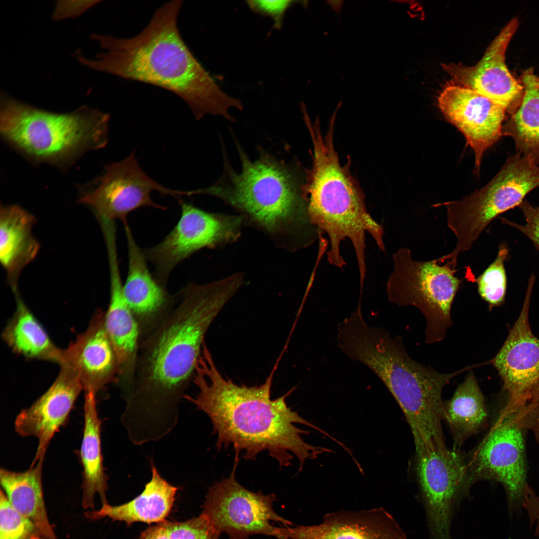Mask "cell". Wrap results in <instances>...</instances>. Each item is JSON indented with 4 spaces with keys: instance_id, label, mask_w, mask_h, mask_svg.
Returning a JSON list of instances; mask_svg holds the SVG:
<instances>
[{
    "instance_id": "1",
    "label": "cell",
    "mask_w": 539,
    "mask_h": 539,
    "mask_svg": "<svg viewBox=\"0 0 539 539\" xmlns=\"http://www.w3.org/2000/svg\"><path fill=\"white\" fill-rule=\"evenodd\" d=\"M240 287L233 276L190 283L175 295L167 314L141 336L133 380L122 396L125 406L121 422L128 433L155 442L174 429L206 333Z\"/></svg>"
},
{
    "instance_id": "2",
    "label": "cell",
    "mask_w": 539,
    "mask_h": 539,
    "mask_svg": "<svg viewBox=\"0 0 539 539\" xmlns=\"http://www.w3.org/2000/svg\"><path fill=\"white\" fill-rule=\"evenodd\" d=\"M275 367L260 385H238L220 373L205 344L192 380L198 393L194 397L186 394L184 398L208 416L213 432L217 435L216 447L220 449L231 445L235 462H238L241 452L243 458L252 460L266 451L280 467H287L293 454L299 461L301 471L306 460L332 451L306 443L302 436L308 432L295 425H305L331 437L288 406L286 398L292 389L280 397L271 398Z\"/></svg>"
},
{
    "instance_id": "3",
    "label": "cell",
    "mask_w": 539,
    "mask_h": 539,
    "mask_svg": "<svg viewBox=\"0 0 539 539\" xmlns=\"http://www.w3.org/2000/svg\"><path fill=\"white\" fill-rule=\"evenodd\" d=\"M181 6V0L165 4L144 29L131 38L92 34L91 39L103 51L94 58L77 51L76 59L92 70L174 93L186 102L196 120L210 114L233 121L229 110H242V103L222 89L184 42L177 24Z\"/></svg>"
},
{
    "instance_id": "4",
    "label": "cell",
    "mask_w": 539,
    "mask_h": 539,
    "mask_svg": "<svg viewBox=\"0 0 539 539\" xmlns=\"http://www.w3.org/2000/svg\"><path fill=\"white\" fill-rule=\"evenodd\" d=\"M336 338L341 351L370 368L393 395L411 429L416 454L445 447L442 390L453 378L480 365L439 373L411 359L399 336L370 325L360 312L340 324Z\"/></svg>"
},
{
    "instance_id": "5",
    "label": "cell",
    "mask_w": 539,
    "mask_h": 539,
    "mask_svg": "<svg viewBox=\"0 0 539 539\" xmlns=\"http://www.w3.org/2000/svg\"><path fill=\"white\" fill-rule=\"evenodd\" d=\"M236 145L241 172H235L225 159L220 180L195 190V194L222 200L281 247L294 251L312 245L320 232L311 222L306 198L299 194L287 166L265 152L252 161Z\"/></svg>"
},
{
    "instance_id": "6",
    "label": "cell",
    "mask_w": 539,
    "mask_h": 539,
    "mask_svg": "<svg viewBox=\"0 0 539 539\" xmlns=\"http://www.w3.org/2000/svg\"><path fill=\"white\" fill-rule=\"evenodd\" d=\"M313 145V166L304 196L312 223L330 241L329 263L342 268L346 263L340 245L350 240L358 265H365V235L368 233L379 249H385L384 229L367 211L363 196L339 162L333 148L332 129L323 137L319 128L306 121Z\"/></svg>"
},
{
    "instance_id": "7",
    "label": "cell",
    "mask_w": 539,
    "mask_h": 539,
    "mask_svg": "<svg viewBox=\"0 0 539 539\" xmlns=\"http://www.w3.org/2000/svg\"><path fill=\"white\" fill-rule=\"evenodd\" d=\"M110 116L83 106L69 113L43 110L0 95V129L4 139L28 157L56 165L104 147Z\"/></svg>"
},
{
    "instance_id": "8",
    "label": "cell",
    "mask_w": 539,
    "mask_h": 539,
    "mask_svg": "<svg viewBox=\"0 0 539 539\" xmlns=\"http://www.w3.org/2000/svg\"><path fill=\"white\" fill-rule=\"evenodd\" d=\"M539 187V165L518 154L510 156L499 172L484 187L460 200L442 204L447 225L455 236L454 257L469 251L496 218L518 206Z\"/></svg>"
},
{
    "instance_id": "9",
    "label": "cell",
    "mask_w": 539,
    "mask_h": 539,
    "mask_svg": "<svg viewBox=\"0 0 539 539\" xmlns=\"http://www.w3.org/2000/svg\"><path fill=\"white\" fill-rule=\"evenodd\" d=\"M393 259L394 270L386 287L388 300L399 306L417 308L426 321L425 342L442 341L452 324V305L462 279L447 263L414 260L406 247L399 248Z\"/></svg>"
},
{
    "instance_id": "10",
    "label": "cell",
    "mask_w": 539,
    "mask_h": 539,
    "mask_svg": "<svg viewBox=\"0 0 539 539\" xmlns=\"http://www.w3.org/2000/svg\"><path fill=\"white\" fill-rule=\"evenodd\" d=\"M179 203L181 213L175 226L159 244L143 251L154 266V277L165 287L178 264L201 249L235 242L244 222L241 216L210 213L181 199Z\"/></svg>"
},
{
    "instance_id": "11",
    "label": "cell",
    "mask_w": 539,
    "mask_h": 539,
    "mask_svg": "<svg viewBox=\"0 0 539 539\" xmlns=\"http://www.w3.org/2000/svg\"><path fill=\"white\" fill-rule=\"evenodd\" d=\"M237 463L226 478L209 489L201 514L214 529L227 534L230 539H246L251 535L263 534L280 537V528L276 522L288 527L289 521L277 514L273 508L274 494L253 492L242 486L235 478Z\"/></svg>"
},
{
    "instance_id": "12",
    "label": "cell",
    "mask_w": 539,
    "mask_h": 539,
    "mask_svg": "<svg viewBox=\"0 0 539 539\" xmlns=\"http://www.w3.org/2000/svg\"><path fill=\"white\" fill-rule=\"evenodd\" d=\"M522 430L510 418L499 416L467 462L471 483L490 479L502 484L510 516L523 508L528 487Z\"/></svg>"
},
{
    "instance_id": "13",
    "label": "cell",
    "mask_w": 539,
    "mask_h": 539,
    "mask_svg": "<svg viewBox=\"0 0 539 539\" xmlns=\"http://www.w3.org/2000/svg\"><path fill=\"white\" fill-rule=\"evenodd\" d=\"M417 473L431 539H451L453 513L471 485L467 463L455 450L417 455Z\"/></svg>"
},
{
    "instance_id": "14",
    "label": "cell",
    "mask_w": 539,
    "mask_h": 539,
    "mask_svg": "<svg viewBox=\"0 0 539 539\" xmlns=\"http://www.w3.org/2000/svg\"><path fill=\"white\" fill-rule=\"evenodd\" d=\"M535 276L531 274L523 307L503 346L491 360L504 383L508 398L500 416L509 417L529 401L539 383V339L530 327L528 313Z\"/></svg>"
},
{
    "instance_id": "15",
    "label": "cell",
    "mask_w": 539,
    "mask_h": 539,
    "mask_svg": "<svg viewBox=\"0 0 539 539\" xmlns=\"http://www.w3.org/2000/svg\"><path fill=\"white\" fill-rule=\"evenodd\" d=\"M153 191L177 198L180 195V190L165 187L147 175L132 151L125 159L107 166L96 187L82 196L79 202L93 208L98 218L118 219L125 224L128 215L139 208L166 209L152 200Z\"/></svg>"
},
{
    "instance_id": "16",
    "label": "cell",
    "mask_w": 539,
    "mask_h": 539,
    "mask_svg": "<svg viewBox=\"0 0 539 539\" xmlns=\"http://www.w3.org/2000/svg\"><path fill=\"white\" fill-rule=\"evenodd\" d=\"M437 101L444 116L464 134L473 150L478 172L484 152L502 136L507 109L472 89L453 83L443 89Z\"/></svg>"
},
{
    "instance_id": "17",
    "label": "cell",
    "mask_w": 539,
    "mask_h": 539,
    "mask_svg": "<svg viewBox=\"0 0 539 539\" xmlns=\"http://www.w3.org/2000/svg\"><path fill=\"white\" fill-rule=\"evenodd\" d=\"M519 25L510 20L491 42L478 63L471 67L450 65L446 69L453 77L452 83L472 89L503 106L512 114L523 94L521 83L512 75L505 62L508 46Z\"/></svg>"
},
{
    "instance_id": "18",
    "label": "cell",
    "mask_w": 539,
    "mask_h": 539,
    "mask_svg": "<svg viewBox=\"0 0 539 539\" xmlns=\"http://www.w3.org/2000/svg\"><path fill=\"white\" fill-rule=\"evenodd\" d=\"M59 373L48 390L31 406L16 417L15 428L21 436L38 440L32 463L44 460L50 441L68 417L81 391L82 385L69 366H60Z\"/></svg>"
},
{
    "instance_id": "19",
    "label": "cell",
    "mask_w": 539,
    "mask_h": 539,
    "mask_svg": "<svg viewBox=\"0 0 539 539\" xmlns=\"http://www.w3.org/2000/svg\"><path fill=\"white\" fill-rule=\"evenodd\" d=\"M104 314L101 310L95 312L85 331L64 349L61 364L73 370L85 393L95 395L108 384L118 382V361L105 328Z\"/></svg>"
},
{
    "instance_id": "20",
    "label": "cell",
    "mask_w": 539,
    "mask_h": 539,
    "mask_svg": "<svg viewBox=\"0 0 539 539\" xmlns=\"http://www.w3.org/2000/svg\"><path fill=\"white\" fill-rule=\"evenodd\" d=\"M282 539H407L382 507L328 513L317 525L281 528Z\"/></svg>"
},
{
    "instance_id": "21",
    "label": "cell",
    "mask_w": 539,
    "mask_h": 539,
    "mask_svg": "<svg viewBox=\"0 0 539 539\" xmlns=\"http://www.w3.org/2000/svg\"><path fill=\"white\" fill-rule=\"evenodd\" d=\"M128 254V270L123 285L126 302L137 321L141 336L157 324L173 306L170 295L151 274L143 251L135 241L128 223L124 224Z\"/></svg>"
},
{
    "instance_id": "22",
    "label": "cell",
    "mask_w": 539,
    "mask_h": 539,
    "mask_svg": "<svg viewBox=\"0 0 539 539\" xmlns=\"http://www.w3.org/2000/svg\"><path fill=\"white\" fill-rule=\"evenodd\" d=\"M109 265L110 301L104 314V323L118 361L117 384L122 396L128 390L133 380L141 332L138 323L124 297L118 259H110Z\"/></svg>"
},
{
    "instance_id": "23",
    "label": "cell",
    "mask_w": 539,
    "mask_h": 539,
    "mask_svg": "<svg viewBox=\"0 0 539 539\" xmlns=\"http://www.w3.org/2000/svg\"><path fill=\"white\" fill-rule=\"evenodd\" d=\"M34 216L16 205L2 206L0 212V260L13 290L24 267L35 259L40 249L32 234Z\"/></svg>"
},
{
    "instance_id": "24",
    "label": "cell",
    "mask_w": 539,
    "mask_h": 539,
    "mask_svg": "<svg viewBox=\"0 0 539 539\" xmlns=\"http://www.w3.org/2000/svg\"><path fill=\"white\" fill-rule=\"evenodd\" d=\"M151 465V479L138 496L120 505L103 504L98 510L86 512L85 516L92 520L107 517L127 525L137 522L158 524L164 521L172 508L178 488L164 479L152 461Z\"/></svg>"
},
{
    "instance_id": "25",
    "label": "cell",
    "mask_w": 539,
    "mask_h": 539,
    "mask_svg": "<svg viewBox=\"0 0 539 539\" xmlns=\"http://www.w3.org/2000/svg\"><path fill=\"white\" fill-rule=\"evenodd\" d=\"M43 460L32 463L24 472L1 468L0 484L12 507L31 521L45 539H58L49 521L44 502L42 482Z\"/></svg>"
},
{
    "instance_id": "26",
    "label": "cell",
    "mask_w": 539,
    "mask_h": 539,
    "mask_svg": "<svg viewBox=\"0 0 539 539\" xmlns=\"http://www.w3.org/2000/svg\"><path fill=\"white\" fill-rule=\"evenodd\" d=\"M16 310L4 329V342L16 353L29 359L52 362L61 365L64 349L52 342L46 331L21 298L18 290L13 291Z\"/></svg>"
},
{
    "instance_id": "27",
    "label": "cell",
    "mask_w": 539,
    "mask_h": 539,
    "mask_svg": "<svg viewBox=\"0 0 539 539\" xmlns=\"http://www.w3.org/2000/svg\"><path fill=\"white\" fill-rule=\"evenodd\" d=\"M95 395L85 393L84 427L80 450L83 468L82 504L84 509L93 508L94 497L99 495L102 505L108 504V477L104 471L101 446V425Z\"/></svg>"
},
{
    "instance_id": "28",
    "label": "cell",
    "mask_w": 539,
    "mask_h": 539,
    "mask_svg": "<svg viewBox=\"0 0 539 539\" xmlns=\"http://www.w3.org/2000/svg\"><path fill=\"white\" fill-rule=\"evenodd\" d=\"M523 91L520 103L502 127V136L514 141L516 154L539 165V77L532 68L521 76Z\"/></svg>"
},
{
    "instance_id": "29",
    "label": "cell",
    "mask_w": 539,
    "mask_h": 539,
    "mask_svg": "<svg viewBox=\"0 0 539 539\" xmlns=\"http://www.w3.org/2000/svg\"><path fill=\"white\" fill-rule=\"evenodd\" d=\"M487 417L484 396L470 370L452 398L443 403V419L459 444L478 432L483 426Z\"/></svg>"
},
{
    "instance_id": "30",
    "label": "cell",
    "mask_w": 539,
    "mask_h": 539,
    "mask_svg": "<svg viewBox=\"0 0 539 539\" xmlns=\"http://www.w3.org/2000/svg\"><path fill=\"white\" fill-rule=\"evenodd\" d=\"M220 534L201 514L185 521L165 520L150 526L139 539H218Z\"/></svg>"
},
{
    "instance_id": "31",
    "label": "cell",
    "mask_w": 539,
    "mask_h": 539,
    "mask_svg": "<svg viewBox=\"0 0 539 539\" xmlns=\"http://www.w3.org/2000/svg\"><path fill=\"white\" fill-rule=\"evenodd\" d=\"M509 254L507 245L500 243L494 260L475 279L478 294L488 303L490 310L504 302L507 285L504 263Z\"/></svg>"
},
{
    "instance_id": "32",
    "label": "cell",
    "mask_w": 539,
    "mask_h": 539,
    "mask_svg": "<svg viewBox=\"0 0 539 539\" xmlns=\"http://www.w3.org/2000/svg\"><path fill=\"white\" fill-rule=\"evenodd\" d=\"M0 539H45L36 526L12 507L2 489L0 494Z\"/></svg>"
},
{
    "instance_id": "33",
    "label": "cell",
    "mask_w": 539,
    "mask_h": 539,
    "mask_svg": "<svg viewBox=\"0 0 539 539\" xmlns=\"http://www.w3.org/2000/svg\"><path fill=\"white\" fill-rule=\"evenodd\" d=\"M524 216L525 223L521 224L506 218H501L504 224L512 227L526 236L539 251V205H532L524 199L518 206Z\"/></svg>"
},
{
    "instance_id": "34",
    "label": "cell",
    "mask_w": 539,
    "mask_h": 539,
    "mask_svg": "<svg viewBox=\"0 0 539 539\" xmlns=\"http://www.w3.org/2000/svg\"><path fill=\"white\" fill-rule=\"evenodd\" d=\"M298 1L281 0H253L246 1L249 8L253 12L270 17L274 26L281 27L286 11Z\"/></svg>"
},
{
    "instance_id": "35",
    "label": "cell",
    "mask_w": 539,
    "mask_h": 539,
    "mask_svg": "<svg viewBox=\"0 0 539 539\" xmlns=\"http://www.w3.org/2000/svg\"><path fill=\"white\" fill-rule=\"evenodd\" d=\"M100 0H59L52 15L55 21L76 18L100 2Z\"/></svg>"
},
{
    "instance_id": "36",
    "label": "cell",
    "mask_w": 539,
    "mask_h": 539,
    "mask_svg": "<svg viewBox=\"0 0 539 539\" xmlns=\"http://www.w3.org/2000/svg\"><path fill=\"white\" fill-rule=\"evenodd\" d=\"M509 418L521 429L532 430L539 440V402L526 404Z\"/></svg>"
},
{
    "instance_id": "37",
    "label": "cell",
    "mask_w": 539,
    "mask_h": 539,
    "mask_svg": "<svg viewBox=\"0 0 539 539\" xmlns=\"http://www.w3.org/2000/svg\"><path fill=\"white\" fill-rule=\"evenodd\" d=\"M526 511L530 522L534 526L536 530L539 533V496L535 493L532 494L528 498Z\"/></svg>"
},
{
    "instance_id": "38",
    "label": "cell",
    "mask_w": 539,
    "mask_h": 539,
    "mask_svg": "<svg viewBox=\"0 0 539 539\" xmlns=\"http://www.w3.org/2000/svg\"><path fill=\"white\" fill-rule=\"evenodd\" d=\"M538 402H539V383L534 390L528 403H535Z\"/></svg>"
}]
</instances>
